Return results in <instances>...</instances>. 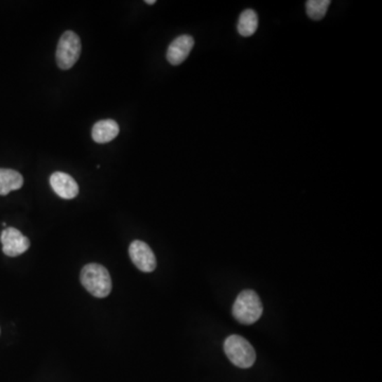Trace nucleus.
<instances>
[{
  "label": "nucleus",
  "instance_id": "10",
  "mask_svg": "<svg viewBox=\"0 0 382 382\" xmlns=\"http://www.w3.org/2000/svg\"><path fill=\"white\" fill-rule=\"evenodd\" d=\"M24 184V177L18 171L0 168V196L9 195L13 190L20 189Z\"/></svg>",
  "mask_w": 382,
  "mask_h": 382
},
{
  "label": "nucleus",
  "instance_id": "13",
  "mask_svg": "<svg viewBox=\"0 0 382 382\" xmlns=\"http://www.w3.org/2000/svg\"><path fill=\"white\" fill-rule=\"evenodd\" d=\"M146 5L152 6L154 5V4H156V0H146Z\"/></svg>",
  "mask_w": 382,
  "mask_h": 382
},
{
  "label": "nucleus",
  "instance_id": "9",
  "mask_svg": "<svg viewBox=\"0 0 382 382\" xmlns=\"http://www.w3.org/2000/svg\"><path fill=\"white\" fill-rule=\"evenodd\" d=\"M119 134L118 123L111 119L98 121L93 128V139L98 144H107L115 139Z\"/></svg>",
  "mask_w": 382,
  "mask_h": 382
},
{
  "label": "nucleus",
  "instance_id": "5",
  "mask_svg": "<svg viewBox=\"0 0 382 382\" xmlns=\"http://www.w3.org/2000/svg\"><path fill=\"white\" fill-rule=\"evenodd\" d=\"M130 257L140 271L150 273L156 268V258L151 247L144 241L135 240L129 247Z\"/></svg>",
  "mask_w": 382,
  "mask_h": 382
},
{
  "label": "nucleus",
  "instance_id": "11",
  "mask_svg": "<svg viewBox=\"0 0 382 382\" xmlns=\"http://www.w3.org/2000/svg\"><path fill=\"white\" fill-rule=\"evenodd\" d=\"M258 28V16L255 11L249 9L243 11L239 16L238 33L243 37H249L256 32Z\"/></svg>",
  "mask_w": 382,
  "mask_h": 382
},
{
  "label": "nucleus",
  "instance_id": "3",
  "mask_svg": "<svg viewBox=\"0 0 382 382\" xmlns=\"http://www.w3.org/2000/svg\"><path fill=\"white\" fill-rule=\"evenodd\" d=\"M225 354L233 364L241 369L253 367L256 361V352L251 343L241 336L232 334L224 341Z\"/></svg>",
  "mask_w": 382,
  "mask_h": 382
},
{
  "label": "nucleus",
  "instance_id": "12",
  "mask_svg": "<svg viewBox=\"0 0 382 382\" xmlns=\"http://www.w3.org/2000/svg\"><path fill=\"white\" fill-rule=\"evenodd\" d=\"M332 4L330 0H308L306 3L307 15L313 20H321L327 13L328 8Z\"/></svg>",
  "mask_w": 382,
  "mask_h": 382
},
{
  "label": "nucleus",
  "instance_id": "6",
  "mask_svg": "<svg viewBox=\"0 0 382 382\" xmlns=\"http://www.w3.org/2000/svg\"><path fill=\"white\" fill-rule=\"evenodd\" d=\"M0 240L3 243V251L9 257H18L30 247V241L18 229L8 227L1 233Z\"/></svg>",
  "mask_w": 382,
  "mask_h": 382
},
{
  "label": "nucleus",
  "instance_id": "4",
  "mask_svg": "<svg viewBox=\"0 0 382 382\" xmlns=\"http://www.w3.org/2000/svg\"><path fill=\"white\" fill-rule=\"evenodd\" d=\"M80 55H81L80 37L72 31H66L57 44V66L63 70L70 69L79 60Z\"/></svg>",
  "mask_w": 382,
  "mask_h": 382
},
{
  "label": "nucleus",
  "instance_id": "1",
  "mask_svg": "<svg viewBox=\"0 0 382 382\" xmlns=\"http://www.w3.org/2000/svg\"><path fill=\"white\" fill-rule=\"evenodd\" d=\"M84 288L95 297L103 299L111 291V280L109 271L98 264H86L80 276Z\"/></svg>",
  "mask_w": 382,
  "mask_h": 382
},
{
  "label": "nucleus",
  "instance_id": "8",
  "mask_svg": "<svg viewBox=\"0 0 382 382\" xmlns=\"http://www.w3.org/2000/svg\"><path fill=\"white\" fill-rule=\"evenodd\" d=\"M195 41L190 35H181L177 37L167 50V60L172 65H179L187 59L189 53L193 50Z\"/></svg>",
  "mask_w": 382,
  "mask_h": 382
},
{
  "label": "nucleus",
  "instance_id": "2",
  "mask_svg": "<svg viewBox=\"0 0 382 382\" xmlns=\"http://www.w3.org/2000/svg\"><path fill=\"white\" fill-rule=\"evenodd\" d=\"M264 306L257 293L245 290L237 296L233 305V315L239 323L251 325L261 318Z\"/></svg>",
  "mask_w": 382,
  "mask_h": 382
},
{
  "label": "nucleus",
  "instance_id": "7",
  "mask_svg": "<svg viewBox=\"0 0 382 382\" xmlns=\"http://www.w3.org/2000/svg\"><path fill=\"white\" fill-rule=\"evenodd\" d=\"M50 185L53 191L63 199H74L79 193V185L67 173H53L50 177Z\"/></svg>",
  "mask_w": 382,
  "mask_h": 382
}]
</instances>
